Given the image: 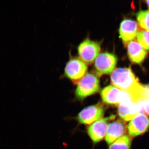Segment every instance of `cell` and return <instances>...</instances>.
<instances>
[{"label":"cell","mask_w":149,"mask_h":149,"mask_svg":"<svg viewBox=\"0 0 149 149\" xmlns=\"http://www.w3.org/2000/svg\"><path fill=\"white\" fill-rule=\"evenodd\" d=\"M114 116L101 118L92 124L88 128V132L90 138L95 143H98L104 139L106 135L109 121L114 119Z\"/></svg>","instance_id":"cell-8"},{"label":"cell","mask_w":149,"mask_h":149,"mask_svg":"<svg viewBox=\"0 0 149 149\" xmlns=\"http://www.w3.org/2000/svg\"><path fill=\"white\" fill-rule=\"evenodd\" d=\"M127 129L132 137L143 134L149 129V118L143 113H139L130 121Z\"/></svg>","instance_id":"cell-9"},{"label":"cell","mask_w":149,"mask_h":149,"mask_svg":"<svg viewBox=\"0 0 149 149\" xmlns=\"http://www.w3.org/2000/svg\"><path fill=\"white\" fill-rule=\"evenodd\" d=\"M125 126L122 120H118L108 124L105 140L108 144H111L116 141L125 132Z\"/></svg>","instance_id":"cell-13"},{"label":"cell","mask_w":149,"mask_h":149,"mask_svg":"<svg viewBox=\"0 0 149 149\" xmlns=\"http://www.w3.org/2000/svg\"><path fill=\"white\" fill-rule=\"evenodd\" d=\"M146 2L147 5H148V6L149 8V1H146Z\"/></svg>","instance_id":"cell-19"},{"label":"cell","mask_w":149,"mask_h":149,"mask_svg":"<svg viewBox=\"0 0 149 149\" xmlns=\"http://www.w3.org/2000/svg\"><path fill=\"white\" fill-rule=\"evenodd\" d=\"M137 19L142 28L149 30V10L139 11L137 14Z\"/></svg>","instance_id":"cell-15"},{"label":"cell","mask_w":149,"mask_h":149,"mask_svg":"<svg viewBox=\"0 0 149 149\" xmlns=\"http://www.w3.org/2000/svg\"><path fill=\"white\" fill-rule=\"evenodd\" d=\"M100 88V81L98 77L94 73L89 72L79 80L75 94L77 98L83 100L98 92Z\"/></svg>","instance_id":"cell-2"},{"label":"cell","mask_w":149,"mask_h":149,"mask_svg":"<svg viewBox=\"0 0 149 149\" xmlns=\"http://www.w3.org/2000/svg\"><path fill=\"white\" fill-rule=\"evenodd\" d=\"M118 113L122 120L128 121L132 120L141 113V107L139 102H124L119 104Z\"/></svg>","instance_id":"cell-11"},{"label":"cell","mask_w":149,"mask_h":149,"mask_svg":"<svg viewBox=\"0 0 149 149\" xmlns=\"http://www.w3.org/2000/svg\"><path fill=\"white\" fill-rule=\"evenodd\" d=\"M145 99L149 100V84L144 86Z\"/></svg>","instance_id":"cell-18"},{"label":"cell","mask_w":149,"mask_h":149,"mask_svg":"<svg viewBox=\"0 0 149 149\" xmlns=\"http://www.w3.org/2000/svg\"><path fill=\"white\" fill-rule=\"evenodd\" d=\"M117 58L115 55L111 53H101L97 56L94 68L98 76L109 74L113 72L117 63Z\"/></svg>","instance_id":"cell-5"},{"label":"cell","mask_w":149,"mask_h":149,"mask_svg":"<svg viewBox=\"0 0 149 149\" xmlns=\"http://www.w3.org/2000/svg\"><path fill=\"white\" fill-rule=\"evenodd\" d=\"M131 143L130 137L125 135L111 144L109 149H130Z\"/></svg>","instance_id":"cell-14"},{"label":"cell","mask_w":149,"mask_h":149,"mask_svg":"<svg viewBox=\"0 0 149 149\" xmlns=\"http://www.w3.org/2000/svg\"><path fill=\"white\" fill-rule=\"evenodd\" d=\"M77 50L80 59L86 64H91L100 52V44L87 38L79 45Z\"/></svg>","instance_id":"cell-4"},{"label":"cell","mask_w":149,"mask_h":149,"mask_svg":"<svg viewBox=\"0 0 149 149\" xmlns=\"http://www.w3.org/2000/svg\"><path fill=\"white\" fill-rule=\"evenodd\" d=\"M137 39L145 49L149 50V30H142L138 32Z\"/></svg>","instance_id":"cell-16"},{"label":"cell","mask_w":149,"mask_h":149,"mask_svg":"<svg viewBox=\"0 0 149 149\" xmlns=\"http://www.w3.org/2000/svg\"><path fill=\"white\" fill-rule=\"evenodd\" d=\"M88 66L80 58H73L68 62L65 68V74L70 80H80L86 74Z\"/></svg>","instance_id":"cell-6"},{"label":"cell","mask_w":149,"mask_h":149,"mask_svg":"<svg viewBox=\"0 0 149 149\" xmlns=\"http://www.w3.org/2000/svg\"><path fill=\"white\" fill-rule=\"evenodd\" d=\"M139 103L141 108V113H146L149 116V99H144Z\"/></svg>","instance_id":"cell-17"},{"label":"cell","mask_w":149,"mask_h":149,"mask_svg":"<svg viewBox=\"0 0 149 149\" xmlns=\"http://www.w3.org/2000/svg\"><path fill=\"white\" fill-rule=\"evenodd\" d=\"M104 109L103 106L98 104L85 108L79 113L77 120L80 123L91 124L101 119L103 116Z\"/></svg>","instance_id":"cell-7"},{"label":"cell","mask_w":149,"mask_h":149,"mask_svg":"<svg viewBox=\"0 0 149 149\" xmlns=\"http://www.w3.org/2000/svg\"><path fill=\"white\" fill-rule=\"evenodd\" d=\"M128 57L130 61L140 64L144 61L147 55L146 51L136 40H133L127 45Z\"/></svg>","instance_id":"cell-12"},{"label":"cell","mask_w":149,"mask_h":149,"mask_svg":"<svg viewBox=\"0 0 149 149\" xmlns=\"http://www.w3.org/2000/svg\"><path fill=\"white\" fill-rule=\"evenodd\" d=\"M139 26L136 21L130 19H125L120 23L119 27V37L123 44L127 45L133 41L139 32Z\"/></svg>","instance_id":"cell-10"},{"label":"cell","mask_w":149,"mask_h":149,"mask_svg":"<svg viewBox=\"0 0 149 149\" xmlns=\"http://www.w3.org/2000/svg\"><path fill=\"white\" fill-rule=\"evenodd\" d=\"M111 81L114 87L126 92L135 91L141 85L130 68L115 69L111 75Z\"/></svg>","instance_id":"cell-1"},{"label":"cell","mask_w":149,"mask_h":149,"mask_svg":"<svg viewBox=\"0 0 149 149\" xmlns=\"http://www.w3.org/2000/svg\"><path fill=\"white\" fill-rule=\"evenodd\" d=\"M101 95L103 101L109 104H120L125 102H135L133 93L121 91L113 85H109L104 88Z\"/></svg>","instance_id":"cell-3"}]
</instances>
